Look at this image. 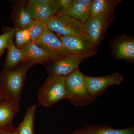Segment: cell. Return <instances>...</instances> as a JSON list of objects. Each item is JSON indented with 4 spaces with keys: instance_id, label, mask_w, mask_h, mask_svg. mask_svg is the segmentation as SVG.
<instances>
[{
    "instance_id": "d6986e66",
    "label": "cell",
    "mask_w": 134,
    "mask_h": 134,
    "mask_svg": "<svg viewBox=\"0 0 134 134\" xmlns=\"http://www.w3.org/2000/svg\"><path fill=\"white\" fill-rule=\"evenodd\" d=\"M26 29L30 33L32 42L36 43L43 36L47 28L45 23L33 20Z\"/></svg>"
},
{
    "instance_id": "d4e9b609",
    "label": "cell",
    "mask_w": 134,
    "mask_h": 134,
    "mask_svg": "<svg viewBox=\"0 0 134 134\" xmlns=\"http://www.w3.org/2000/svg\"><path fill=\"white\" fill-rule=\"evenodd\" d=\"M53 0H30V3L38 5H50Z\"/></svg>"
},
{
    "instance_id": "5b68a950",
    "label": "cell",
    "mask_w": 134,
    "mask_h": 134,
    "mask_svg": "<svg viewBox=\"0 0 134 134\" xmlns=\"http://www.w3.org/2000/svg\"><path fill=\"white\" fill-rule=\"evenodd\" d=\"M114 19V14L100 16L90 15L83 24L85 32L96 49L103 41L108 26Z\"/></svg>"
},
{
    "instance_id": "ac0fdd59",
    "label": "cell",
    "mask_w": 134,
    "mask_h": 134,
    "mask_svg": "<svg viewBox=\"0 0 134 134\" xmlns=\"http://www.w3.org/2000/svg\"><path fill=\"white\" fill-rule=\"evenodd\" d=\"M36 108L35 104L27 108L23 121L16 128L18 134H34V124Z\"/></svg>"
},
{
    "instance_id": "ffe728a7",
    "label": "cell",
    "mask_w": 134,
    "mask_h": 134,
    "mask_svg": "<svg viewBox=\"0 0 134 134\" xmlns=\"http://www.w3.org/2000/svg\"><path fill=\"white\" fill-rule=\"evenodd\" d=\"M34 19L26 8L22 7L18 13L16 21V26L21 29H26Z\"/></svg>"
},
{
    "instance_id": "8fae6325",
    "label": "cell",
    "mask_w": 134,
    "mask_h": 134,
    "mask_svg": "<svg viewBox=\"0 0 134 134\" xmlns=\"http://www.w3.org/2000/svg\"><path fill=\"white\" fill-rule=\"evenodd\" d=\"M19 103L9 98L0 102V131L14 127L13 120L19 111Z\"/></svg>"
},
{
    "instance_id": "5bb4252c",
    "label": "cell",
    "mask_w": 134,
    "mask_h": 134,
    "mask_svg": "<svg viewBox=\"0 0 134 134\" xmlns=\"http://www.w3.org/2000/svg\"><path fill=\"white\" fill-rule=\"evenodd\" d=\"M7 48V56L5 62L4 70L12 69L23 60L25 59L24 53L21 47H17L14 41V36L9 40Z\"/></svg>"
},
{
    "instance_id": "4fadbf2b",
    "label": "cell",
    "mask_w": 134,
    "mask_h": 134,
    "mask_svg": "<svg viewBox=\"0 0 134 134\" xmlns=\"http://www.w3.org/2000/svg\"><path fill=\"white\" fill-rule=\"evenodd\" d=\"M121 0H93L90 8V15L100 16L114 14V10Z\"/></svg>"
},
{
    "instance_id": "6da1fadb",
    "label": "cell",
    "mask_w": 134,
    "mask_h": 134,
    "mask_svg": "<svg viewBox=\"0 0 134 134\" xmlns=\"http://www.w3.org/2000/svg\"><path fill=\"white\" fill-rule=\"evenodd\" d=\"M38 98L40 104L47 107H50L59 100L68 99L65 77L49 75L39 90Z\"/></svg>"
},
{
    "instance_id": "ba28073f",
    "label": "cell",
    "mask_w": 134,
    "mask_h": 134,
    "mask_svg": "<svg viewBox=\"0 0 134 134\" xmlns=\"http://www.w3.org/2000/svg\"><path fill=\"white\" fill-rule=\"evenodd\" d=\"M111 50L113 57L115 59L134 62L133 38L125 35L117 36L111 43Z\"/></svg>"
},
{
    "instance_id": "cb8c5ba5",
    "label": "cell",
    "mask_w": 134,
    "mask_h": 134,
    "mask_svg": "<svg viewBox=\"0 0 134 134\" xmlns=\"http://www.w3.org/2000/svg\"><path fill=\"white\" fill-rule=\"evenodd\" d=\"M23 33L25 46L31 43L32 41L30 33L29 30L26 29H23Z\"/></svg>"
},
{
    "instance_id": "2e32d148",
    "label": "cell",
    "mask_w": 134,
    "mask_h": 134,
    "mask_svg": "<svg viewBox=\"0 0 134 134\" xmlns=\"http://www.w3.org/2000/svg\"><path fill=\"white\" fill-rule=\"evenodd\" d=\"M26 9L34 20L46 23L55 15L50 5H38L29 3Z\"/></svg>"
},
{
    "instance_id": "9c48e42d",
    "label": "cell",
    "mask_w": 134,
    "mask_h": 134,
    "mask_svg": "<svg viewBox=\"0 0 134 134\" xmlns=\"http://www.w3.org/2000/svg\"><path fill=\"white\" fill-rule=\"evenodd\" d=\"M57 36L65 48L73 55L86 59L97 54V49L90 43L75 37L62 36L58 34Z\"/></svg>"
},
{
    "instance_id": "4316f807",
    "label": "cell",
    "mask_w": 134,
    "mask_h": 134,
    "mask_svg": "<svg viewBox=\"0 0 134 134\" xmlns=\"http://www.w3.org/2000/svg\"><path fill=\"white\" fill-rule=\"evenodd\" d=\"M8 98L3 89L0 86V102Z\"/></svg>"
},
{
    "instance_id": "44dd1931",
    "label": "cell",
    "mask_w": 134,
    "mask_h": 134,
    "mask_svg": "<svg viewBox=\"0 0 134 134\" xmlns=\"http://www.w3.org/2000/svg\"><path fill=\"white\" fill-rule=\"evenodd\" d=\"M73 1L74 0H53L50 6L53 10L56 15L66 9L72 4Z\"/></svg>"
},
{
    "instance_id": "30bf717a",
    "label": "cell",
    "mask_w": 134,
    "mask_h": 134,
    "mask_svg": "<svg viewBox=\"0 0 134 134\" xmlns=\"http://www.w3.org/2000/svg\"><path fill=\"white\" fill-rule=\"evenodd\" d=\"M85 59L72 55L54 61L48 68L49 75L66 76L79 68V64Z\"/></svg>"
},
{
    "instance_id": "52a82bcc",
    "label": "cell",
    "mask_w": 134,
    "mask_h": 134,
    "mask_svg": "<svg viewBox=\"0 0 134 134\" xmlns=\"http://www.w3.org/2000/svg\"><path fill=\"white\" fill-rule=\"evenodd\" d=\"M124 77L119 72L101 77L85 76L86 88L91 96L96 99L102 95L109 86L120 85Z\"/></svg>"
},
{
    "instance_id": "8992f818",
    "label": "cell",
    "mask_w": 134,
    "mask_h": 134,
    "mask_svg": "<svg viewBox=\"0 0 134 134\" xmlns=\"http://www.w3.org/2000/svg\"><path fill=\"white\" fill-rule=\"evenodd\" d=\"M36 44L48 54L54 61L73 55L65 48L60 39L47 28Z\"/></svg>"
},
{
    "instance_id": "3957f363",
    "label": "cell",
    "mask_w": 134,
    "mask_h": 134,
    "mask_svg": "<svg viewBox=\"0 0 134 134\" xmlns=\"http://www.w3.org/2000/svg\"><path fill=\"white\" fill-rule=\"evenodd\" d=\"M45 23L49 30L58 35L75 37L91 44L84 31L83 24L72 17L65 15H55Z\"/></svg>"
},
{
    "instance_id": "277c9868",
    "label": "cell",
    "mask_w": 134,
    "mask_h": 134,
    "mask_svg": "<svg viewBox=\"0 0 134 134\" xmlns=\"http://www.w3.org/2000/svg\"><path fill=\"white\" fill-rule=\"evenodd\" d=\"M28 63L10 70H4L0 77V86L9 98L19 103L27 71L31 66Z\"/></svg>"
},
{
    "instance_id": "7c38bea8",
    "label": "cell",
    "mask_w": 134,
    "mask_h": 134,
    "mask_svg": "<svg viewBox=\"0 0 134 134\" xmlns=\"http://www.w3.org/2000/svg\"><path fill=\"white\" fill-rule=\"evenodd\" d=\"M92 1L93 0H74L66 9L56 15L69 16L83 24L90 16V8Z\"/></svg>"
},
{
    "instance_id": "e0dca14e",
    "label": "cell",
    "mask_w": 134,
    "mask_h": 134,
    "mask_svg": "<svg viewBox=\"0 0 134 134\" xmlns=\"http://www.w3.org/2000/svg\"><path fill=\"white\" fill-rule=\"evenodd\" d=\"M73 134H134L133 127L114 129L106 126H87Z\"/></svg>"
},
{
    "instance_id": "484cf974",
    "label": "cell",
    "mask_w": 134,
    "mask_h": 134,
    "mask_svg": "<svg viewBox=\"0 0 134 134\" xmlns=\"http://www.w3.org/2000/svg\"><path fill=\"white\" fill-rule=\"evenodd\" d=\"M0 134H18V133L16 128L14 127L11 129L0 131Z\"/></svg>"
},
{
    "instance_id": "9a60e30c",
    "label": "cell",
    "mask_w": 134,
    "mask_h": 134,
    "mask_svg": "<svg viewBox=\"0 0 134 134\" xmlns=\"http://www.w3.org/2000/svg\"><path fill=\"white\" fill-rule=\"evenodd\" d=\"M20 47L24 53L25 59L33 63H41L51 60L48 54L33 42Z\"/></svg>"
},
{
    "instance_id": "7a4b0ae2",
    "label": "cell",
    "mask_w": 134,
    "mask_h": 134,
    "mask_svg": "<svg viewBox=\"0 0 134 134\" xmlns=\"http://www.w3.org/2000/svg\"><path fill=\"white\" fill-rule=\"evenodd\" d=\"M85 76L78 68L65 77L68 99L76 106L88 105L96 100L91 96L87 90Z\"/></svg>"
},
{
    "instance_id": "603a6c76",
    "label": "cell",
    "mask_w": 134,
    "mask_h": 134,
    "mask_svg": "<svg viewBox=\"0 0 134 134\" xmlns=\"http://www.w3.org/2000/svg\"><path fill=\"white\" fill-rule=\"evenodd\" d=\"M23 29L16 26L15 29V44L17 47H20L25 46L23 33Z\"/></svg>"
},
{
    "instance_id": "7402d4cb",
    "label": "cell",
    "mask_w": 134,
    "mask_h": 134,
    "mask_svg": "<svg viewBox=\"0 0 134 134\" xmlns=\"http://www.w3.org/2000/svg\"><path fill=\"white\" fill-rule=\"evenodd\" d=\"M15 29H9L0 35V55L7 48L10 38L14 36Z\"/></svg>"
}]
</instances>
